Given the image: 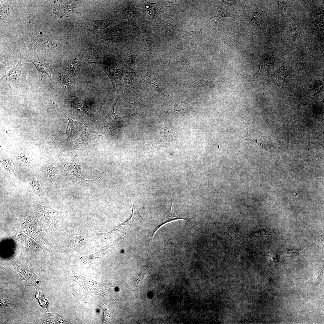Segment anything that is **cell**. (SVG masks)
Masks as SVG:
<instances>
[{"mask_svg":"<svg viewBox=\"0 0 324 324\" xmlns=\"http://www.w3.org/2000/svg\"><path fill=\"white\" fill-rule=\"evenodd\" d=\"M29 35L30 37V51L42 50L50 52L52 50H58L61 47V44L49 35L37 32H30Z\"/></svg>","mask_w":324,"mask_h":324,"instance_id":"1","label":"cell"},{"mask_svg":"<svg viewBox=\"0 0 324 324\" xmlns=\"http://www.w3.org/2000/svg\"><path fill=\"white\" fill-rule=\"evenodd\" d=\"M26 74V70L21 62L20 54L17 64L2 78L10 86L16 88H23L27 85Z\"/></svg>","mask_w":324,"mask_h":324,"instance_id":"2","label":"cell"},{"mask_svg":"<svg viewBox=\"0 0 324 324\" xmlns=\"http://www.w3.org/2000/svg\"><path fill=\"white\" fill-rule=\"evenodd\" d=\"M46 56L41 53L36 52L27 56V60L33 64L38 71L46 74L52 82V70L49 60Z\"/></svg>","mask_w":324,"mask_h":324,"instance_id":"3","label":"cell"},{"mask_svg":"<svg viewBox=\"0 0 324 324\" xmlns=\"http://www.w3.org/2000/svg\"><path fill=\"white\" fill-rule=\"evenodd\" d=\"M52 2L53 13L60 18L68 17L71 14L76 12L75 6L71 1L56 0Z\"/></svg>","mask_w":324,"mask_h":324,"instance_id":"4","label":"cell"},{"mask_svg":"<svg viewBox=\"0 0 324 324\" xmlns=\"http://www.w3.org/2000/svg\"><path fill=\"white\" fill-rule=\"evenodd\" d=\"M36 206L42 220L49 225L54 226L57 223L58 213L50 206H42L36 203Z\"/></svg>","mask_w":324,"mask_h":324,"instance_id":"5","label":"cell"},{"mask_svg":"<svg viewBox=\"0 0 324 324\" xmlns=\"http://www.w3.org/2000/svg\"><path fill=\"white\" fill-rule=\"evenodd\" d=\"M66 170L69 177L73 181L80 182L93 181L86 180L83 178L80 166L75 163L73 160H71L68 162Z\"/></svg>","mask_w":324,"mask_h":324,"instance_id":"6","label":"cell"},{"mask_svg":"<svg viewBox=\"0 0 324 324\" xmlns=\"http://www.w3.org/2000/svg\"><path fill=\"white\" fill-rule=\"evenodd\" d=\"M62 112L67 118L69 121L68 125L66 131V134L67 135V139L64 140L67 141L76 137L81 131L83 127V124L80 122L73 120L71 118L68 116L62 110L57 108L53 107Z\"/></svg>","mask_w":324,"mask_h":324,"instance_id":"7","label":"cell"},{"mask_svg":"<svg viewBox=\"0 0 324 324\" xmlns=\"http://www.w3.org/2000/svg\"><path fill=\"white\" fill-rule=\"evenodd\" d=\"M121 96L122 95L121 94L118 93V92H117L116 93V96L114 102L111 106L107 116L105 119L106 124L112 131L114 130V129H115V123L117 119L119 118L130 116L136 113V112H135L130 115L123 117L118 116L114 112L115 106Z\"/></svg>","mask_w":324,"mask_h":324,"instance_id":"8","label":"cell"},{"mask_svg":"<svg viewBox=\"0 0 324 324\" xmlns=\"http://www.w3.org/2000/svg\"><path fill=\"white\" fill-rule=\"evenodd\" d=\"M93 134H90L89 131L86 129H84L81 133L80 136L77 140L73 149L77 150L88 148L93 143Z\"/></svg>","mask_w":324,"mask_h":324,"instance_id":"9","label":"cell"},{"mask_svg":"<svg viewBox=\"0 0 324 324\" xmlns=\"http://www.w3.org/2000/svg\"><path fill=\"white\" fill-rule=\"evenodd\" d=\"M230 14L224 9L218 7L212 14V18L214 22H218L222 19L228 17H231Z\"/></svg>","mask_w":324,"mask_h":324,"instance_id":"10","label":"cell"},{"mask_svg":"<svg viewBox=\"0 0 324 324\" xmlns=\"http://www.w3.org/2000/svg\"><path fill=\"white\" fill-rule=\"evenodd\" d=\"M10 4L8 1L3 3L0 8V20H3L8 15L10 10Z\"/></svg>","mask_w":324,"mask_h":324,"instance_id":"11","label":"cell"},{"mask_svg":"<svg viewBox=\"0 0 324 324\" xmlns=\"http://www.w3.org/2000/svg\"><path fill=\"white\" fill-rule=\"evenodd\" d=\"M29 183L32 187L33 191L40 196V192L41 190V188L40 182L38 178L37 177L31 178L29 180Z\"/></svg>","mask_w":324,"mask_h":324,"instance_id":"12","label":"cell"},{"mask_svg":"<svg viewBox=\"0 0 324 324\" xmlns=\"http://www.w3.org/2000/svg\"><path fill=\"white\" fill-rule=\"evenodd\" d=\"M1 162L4 167L9 173L14 176L15 175L14 170L12 167L11 162L9 159H2L1 160Z\"/></svg>","mask_w":324,"mask_h":324,"instance_id":"13","label":"cell"},{"mask_svg":"<svg viewBox=\"0 0 324 324\" xmlns=\"http://www.w3.org/2000/svg\"><path fill=\"white\" fill-rule=\"evenodd\" d=\"M35 297L39 301L40 305L45 310H47L48 302L45 299L42 294L40 292L37 291L35 295Z\"/></svg>","mask_w":324,"mask_h":324,"instance_id":"14","label":"cell"},{"mask_svg":"<svg viewBox=\"0 0 324 324\" xmlns=\"http://www.w3.org/2000/svg\"><path fill=\"white\" fill-rule=\"evenodd\" d=\"M238 226L236 224H232L230 226L228 231L230 235L233 237L236 236L239 233Z\"/></svg>","mask_w":324,"mask_h":324,"instance_id":"15","label":"cell"},{"mask_svg":"<svg viewBox=\"0 0 324 324\" xmlns=\"http://www.w3.org/2000/svg\"><path fill=\"white\" fill-rule=\"evenodd\" d=\"M299 30L297 27L294 28L292 31L291 33L292 34V39L293 40H294L298 37L299 34Z\"/></svg>","mask_w":324,"mask_h":324,"instance_id":"16","label":"cell"},{"mask_svg":"<svg viewBox=\"0 0 324 324\" xmlns=\"http://www.w3.org/2000/svg\"><path fill=\"white\" fill-rule=\"evenodd\" d=\"M48 168H49L47 170V173L48 174L49 176L52 178L51 177L55 176V173L54 172H56V171H54L55 169H56L54 168L53 167L52 168V167H49Z\"/></svg>","mask_w":324,"mask_h":324,"instance_id":"17","label":"cell"},{"mask_svg":"<svg viewBox=\"0 0 324 324\" xmlns=\"http://www.w3.org/2000/svg\"><path fill=\"white\" fill-rule=\"evenodd\" d=\"M254 17L255 20L257 22H262V20L260 17V16L258 14L256 13L254 15Z\"/></svg>","mask_w":324,"mask_h":324,"instance_id":"18","label":"cell"}]
</instances>
